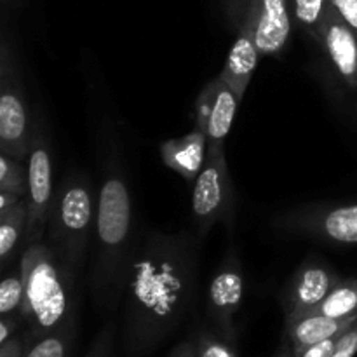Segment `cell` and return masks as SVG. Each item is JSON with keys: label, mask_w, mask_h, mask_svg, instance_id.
I'll use <instances>...</instances> for the list:
<instances>
[{"label": "cell", "mask_w": 357, "mask_h": 357, "mask_svg": "<svg viewBox=\"0 0 357 357\" xmlns=\"http://www.w3.org/2000/svg\"><path fill=\"white\" fill-rule=\"evenodd\" d=\"M199 286V239L149 232L139 239L122 295L124 357H149L190 316Z\"/></svg>", "instance_id": "cell-1"}, {"label": "cell", "mask_w": 357, "mask_h": 357, "mask_svg": "<svg viewBox=\"0 0 357 357\" xmlns=\"http://www.w3.org/2000/svg\"><path fill=\"white\" fill-rule=\"evenodd\" d=\"M135 206L124 174L108 167L96 199V227L87 286L94 305L114 314L122 302L132 258L138 250Z\"/></svg>", "instance_id": "cell-2"}, {"label": "cell", "mask_w": 357, "mask_h": 357, "mask_svg": "<svg viewBox=\"0 0 357 357\" xmlns=\"http://www.w3.org/2000/svg\"><path fill=\"white\" fill-rule=\"evenodd\" d=\"M20 272L24 286L20 312L31 326L28 340L79 323V278L51 248L31 244L21 258Z\"/></svg>", "instance_id": "cell-3"}, {"label": "cell", "mask_w": 357, "mask_h": 357, "mask_svg": "<svg viewBox=\"0 0 357 357\" xmlns=\"http://www.w3.org/2000/svg\"><path fill=\"white\" fill-rule=\"evenodd\" d=\"M54 253L75 278L87 261L96 227V201L89 180L84 174L65 178L52 199L49 211Z\"/></svg>", "instance_id": "cell-4"}, {"label": "cell", "mask_w": 357, "mask_h": 357, "mask_svg": "<svg viewBox=\"0 0 357 357\" xmlns=\"http://www.w3.org/2000/svg\"><path fill=\"white\" fill-rule=\"evenodd\" d=\"M192 216L195 232L204 237L216 223L232 227L234 222V185L225 159L223 143L208 142L206 160L194 181L192 192Z\"/></svg>", "instance_id": "cell-5"}, {"label": "cell", "mask_w": 357, "mask_h": 357, "mask_svg": "<svg viewBox=\"0 0 357 357\" xmlns=\"http://www.w3.org/2000/svg\"><path fill=\"white\" fill-rule=\"evenodd\" d=\"M272 225L279 232L337 246L357 244V202L302 204L279 213Z\"/></svg>", "instance_id": "cell-6"}, {"label": "cell", "mask_w": 357, "mask_h": 357, "mask_svg": "<svg viewBox=\"0 0 357 357\" xmlns=\"http://www.w3.org/2000/svg\"><path fill=\"white\" fill-rule=\"evenodd\" d=\"M244 296V274L236 248H229L218 271L213 275L206 295V316L211 330L225 340L237 344L236 316Z\"/></svg>", "instance_id": "cell-7"}, {"label": "cell", "mask_w": 357, "mask_h": 357, "mask_svg": "<svg viewBox=\"0 0 357 357\" xmlns=\"http://www.w3.org/2000/svg\"><path fill=\"white\" fill-rule=\"evenodd\" d=\"M239 28L253 37L260 56L278 58L291 35L293 20L288 0H243Z\"/></svg>", "instance_id": "cell-8"}, {"label": "cell", "mask_w": 357, "mask_h": 357, "mask_svg": "<svg viewBox=\"0 0 357 357\" xmlns=\"http://www.w3.org/2000/svg\"><path fill=\"white\" fill-rule=\"evenodd\" d=\"M340 281V275L326 261L316 257L307 258L281 295L284 319L312 310Z\"/></svg>", "instance_id": "cell-9"}, {"label": "cell", "mask_w": 357, "mask_h": 357, "mask_svg": "<svg viewBox=\"0 0 357 357\" xmlns=\"http://www.w3.org/2000/svg\"><path fill=\"white\" fill-rule=\"evenodd\" d=\"M26 183V234H30L31 239H37L47 222L52 204V160L47 145L40 138H35L30 146Z\"/></svg>", "instance_id": "cell-10"}, {"label": "cell", "mask_w": 357, "mask_h": 357, "mask_svg": "<svg viewBox=\"0 0 357 357\" xmlns=\"http://www.w3.org/2000/svg\"><path fill=\"white\" fill-rule=\"evenodd\" d=\"M241 100L222 77H215L202 87L195 101V128L201 129L208 142L225 143Z\"/></svg>", "instance_id": "cell-11"}, {"label": "cell", "mask_w": 357, "mask_h": 357, "mask_svg": "<svg viewBox=\"0 0 357 357\" xmlns=\"http://www.w3.org/2000/svg\"><path fill=\"white\" fill-rule=\"evenodd\" d=\"M319 44L324 47L328 61L340 82L357 91V33L331 6L321 24Z\"/></svg>", "instance_id": "cell-12"}, {"label": "cell", "mask_w": 357, "mask_h": 357, "mask_svg": "<svg viewBox=\"0 0 357 357\" xmlns=\"http://www.w3.org/2000/svg\"><path fill=\"white\" fill-rule=\"evenodd\" d=\"M356 319L357 317L333 319L314 312L288 317L284 319V342L291 347L293 354H298L310 345L342 335Z\"/></svg>", "instance_id": "cell-13"}, {"label": "cell", "mask_w": 357, "mask_h": 357, "mask_svg": "<svg viewBox=\"0 0 357 357\" xmlns=\"http://www.w3.org/2000/svg\"><path fill=\"white\" fill-rule=\"evenodd\" d=\"M208 150V136L195 128L181 138L167 139L160 145L164 164L187 181H195L201 173Z\"/></svg>", "instance_id": "cell-14"}, {"label": "cell", "mask_w": 357, "mask_h": 357, "mask_svg": "<svg viewBox=\"0 0 357 357\" xmlns=\"http://www.w3.org/2000/svg\"><path fill=\"white\" fill-rule=\"evenodd\" d=\"M30 145L28 115L23 100L14 91L0 93V150L13 157H24Z\"/></svg>", "instance_id": "cell-15"}, {"label": "cell", "mask_w": 357, "mask_h": 357, "mask_svg": "<svg viewBox=\"0 0 357 357\" xmlns=\"http://www.w3.org/2000/svg\"><path fill=\"white\" fill-rule=\"evenodd\" d=\"M258 58H260V52L255 45L253 37L243 28H237V37L230 47L229 58H227L220 77L229 84V87L239 100H243L248 86L253 79Z\"/></svg>", "instance_id": "cell-16"}, {"label": "cell", "mask_w": 357, "mask_h": 357, "mask_svg": "<svg viewBox=\"0 0 357 357\" xmlns=\"http://www.w3.org/2000/svg\"><path fill=\"white\" fill-rule=\"evenodd\" d=\"M77 333H79V323L26 340L23 357H72Z\"/></svg>", "instance_id": "cell-17"}, {"label": "cell", "mask_w": 357, "mask_h": 357, "mask_svg": "<svg viewBox=\"0 0 357 357\" xmlns=\"http://www.w3.org/2000/svg\"><path fill=\"white\" fill-rule=\"evenodd\" d=\"M309 312L333 319H347L357 317V279H342L330 293L323 298L319 305Z\"/></svg>", "instance_id": "cell-18"}, {"label": "cell", "mask_w": 357, "mask_h": 357, "mask_svg": "<svg viewBox=\"0 0 357 357\" xmlns=\"http://www.w3.org/2000/svg\"><path fill=\"white\" fill-rule=\"evenodd\" d=\"M288 2L293 24H296L312 40L319 42L321 24L330 10L331 0H288Z\"/></svg>", "instance_id": "cell-19"}, {"label": "cell", "mask_w": 357, "mask_h": 357, "mask_svg": "<svg viewBox=\"0 0 357 357\" xmlns=\"http://www.w3.org/2000/svg\"><path fill=\"white\" fill-rule=\"evenodd\" d=\"M28 206L26 202H17L0 220V258L9 255L20 241L21 232L26 227Z\"/></svg>", "instance_id": "cell-20"}, {"label": "cell", "mask_w": 357, "mask_h": 357, "mask_svg": "<svg viewBox=\"0 0 357 357\" xmlns=\"http://www.w3.org/2000/svg\"><path fill=\"white\" fill-rule=\"evenodd\" d=\"M197 357H239L237 345L225 340L211 328H201L192 337Z\"/></svg>", "instance_id": "cell-21"}, {"label": "cell", "mask_w": 357, "mask_h": 357, "mask_svg": "<svg viewBox=\"0 0 357 357\" xmlns=\"http://www.w3.org/2000/svg\"><path fill=\"white\" fill-rule=\"evenodd\" d=\"M0 190L14 195H24L28 192L26 171L20 162L0 153Z\"/></svg>", "instance_id": "cell-22"}, {"label": "cell", "mask_w": 357, "mask_h": 357, "mask_svg": "<svg viewBox=\"0 0 357 357\" xmlns=\"http://www.w3.org/2000/svg\"><path fill=\"white\" fill-rule=\"evenodd\" d=\"M23 278L20 275H13L0 282V316H7V314L14 312V310L21 309L23 303Z\"/></svg>", "instance_id": "cell-23"}, {"label": "cell", "mask_w": 357, "mask_h": 357, "mask_svg": "<svg viewBox=\"0 0 357 357\" xmlns=\"http://www.w3.org/2000/svg\"><path fill=\"white\" fill-rule=\"evenodd\" d=\"M115 340H117V324L115 321H107L84 357H114Z\"/></svg>", "instance_id": "cell-24"}, {"label": "cell", "mask_w": 357, "mask_h": 357, "mask_svg": "<svg viewBox=\"0 0 357 357\" xmlns=\"http://www.w3.org/2000/svg\"><path fill=\"white\" fill-rule=\"evenodd\" d=\"M357 354V319L338 337L331 357H354Z\"/></svg>", "instance_id": "cell-25"}, {"label": "cell", "mask_w": 357, "mask_h": 357, "mask_svg": "<svg viewBox=\"0 0 357 357\" xmlns=\"http://www.w3.org/2000/svg\"><path fill=\"white\" fill-rule=\"evenodd\" d=\"M331 9L357 33V0H331Z\"/></svg>", "instance_id": "cell-26"}, {"label": "cell", "mask_w": 357, "mask_h": 357, "mask_svg": "<svg viewBox=\"0 0 357 357\" xmlns=\"http://www.w3.org/2000/svg\"><path fill=\"white\" fill-rule=\"evenodd\" d=\"M340 337V335H338ZM338 337L328 338V340L319 342V344H314L310 347L303 349L298 354H293V357H331L335 351V345H337Z\"/></svg>", "instance_id": "cell-27"}, {"label": "cell", "mask_w": 357, "mask_h": 357, "mask_svg": "<svg viewBox=\"0 0 357 357\" xmlns=\"http://www.w3.org/2000/svg\"><path fill=\"white\" fill-rule=\"evenodd\" d=\"M24 340L20 337H10L6 344L0 347V357H23Z\"/></svg>", "instance_id": "cell-28"}, {"label": "cell", "mask_w": 357, "mask_h": 357, "mask_svg": "<svg viewBox=\"0 0 357 357\" xmlns=\"http://www.w3.org/2000/svg\"><path fill=\"white\" fill-rule=\"evenodd\" d=\"M167 357H197L192 338L190 340H185L181 342V344H178L176 347L169 352V356Z\"/></svg>", "instance_id": "cell-29"}, {"label": "cell", "mask_w": 357, "mask_h": 357, "mask_svg": "<svg viewBox=\"0 0 357 357\" xmlns=\"http://www.w3.org/2000/svg\"><path fill=\"white\" fill-rule=\"evenodd\" d=\"M20 202V195L9 194V192L0 190V215L6 211H9L13 206H16Z\"/></svg>", "instance_id": "cell-30"}, {"label": "cell", "mask_w": 357, "mask_h": 357, "mask_svg": "<svg viewBox=\"0 0 357 357\" xmlns=\"http://www.w3.org/2000/svg\"><path fill=\"white\" fill-rule=\"evenodd\" d=\"M16 328L13 319H0V347L13 337V331Z\"/></svg>", "instance_id": "cell-31"}, {"label": "cell", "mask_w": 357, "mask_h": 357, "mask_svg": "<svg viewBox=\"0 0 357 357\" xmlns=\"http://www.w3.org/2000/svg\"><path fill=\"white\" fill-rule=\"evenodd\" d=\"M272 357H293V351H291V347L286 344V342H282L281 347H279V351L275 352Z\"/></svg>", "instance_id": "cell-32"}, {"label": "cell", "mask_w": 357, "mask_h": 357, "mask_svg": "<svg viewBox=\"0 0 357 357\" xmlns=\"http://www.w3.org/2000/svg\"><path fill=\"white\" fill-rule=\"evenodd\" d=\"M7 213V211H6ZM6 213H2V215H0V220H2L3 218V216H6Z\"/></svg>", "instance_id": "cell-33"}]
</instances>
